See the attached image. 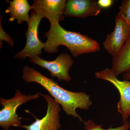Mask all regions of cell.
Instances as JSON below:
<instances>
[{"instance_id":"cell-7","label":"cell","mask_w":130,"mask_h":130,"mask_svg":"<svg viewBox=\"0 0 130 130\" xmlns=\"http://www.w3.org/2000/svg\"><path fill=\"white\" fill-rule=\"evenodd\" d=\"M40 93L47 102L46 113L41 119L35 117L36 121L29 125H21L20 127L27 130H58L61 128L59 105L49 95Z\"/></svg>"},{"instance_id":"cell-2","label":"cell","mask_w":130,"mask_h":130,"mask_svg":"<svg viewBox=\"0 0 130 130\" xmlns=\"http://www.w3.org/2000/svg\"><path fill=\"white\" fill-rule=\"evenodd\" d=\"M59 21L50 23V29L44 34L47 38L43 49L49 54L58 51L60 45L67 47L73 57L101 50L98 42L86 35L66 30Z\"/></svg>"},{"instance_id":"cell-3","label":"cell","mask_w":130,"mask_h":130,"mask_svg":"<svg viewBox=\"0 0 130 130\" xmlns=\"http://www.w3.org/2000/svg\"><path fill=\"white\" fill-rule=\"evenodd\" d=\"M40 95L39 93L26 95L17 89L12 98L6 100L1 98L0 103L2 108L0 111V126L4 130H9L11 126L20 127L21 123L16 113L18 107L31 100H36Z\"/></svg>"},{"instance_id":"cell-13","label":"cell","mask_w":130,"mask_h":130,"mask_svg":"<svg viewBox=\"0 0 130 130\" xmlns=\"http://www.w3.org/2000/svg\"><path fill=\"white\" fill-rule=\"evenodd\" d=\"M85 130H129L130 128V124L129 122L124 123V124L119 127L112 128L110 126L107 129H103L101 125H96L92 120L90 119L86 122H84Z\"/></svg>"},{"instance_id":"cell-6","label":"cell","mask_w":130,"mask_h":130,"mask_svg":"<svg viewBox=\"0 0 130 130\" xmlns=\"http://www.w3.org/2000/svg\"><path fill=\"white\" fill-rule=\"evenodd\" d=\"M29 61L46 69L50 72V76L56 77L59 81L69 82L71 79L69 75L70 68L74 61L67 53L61 54L54 60L47 61L39 56L31 58Z\"/></svg>"},{"instance_id":"cell-10","label":"cell","mask_w":130,"mask_h":130,"mask_svg":"<svg viewBox=\"0 0 130 130\" xmlns=\"http://www.w3.org/2000/svg\"><path fill=\"white\" fill-rule=\"evenodd\" d=\"M101 10L96 1L68 0L67 1L64 15L67 17L85 18L97 16Z\"/></svg>"},{"instance_id":"cell-5","label":"cell","mask_w":130,"mask_h":130,"mask_svg":"<svg viewBox=\"0 0 130 130\" xmlns=\"http://www.w3.org/2000/svg\"><path fill=\"white\" fill-rule=\"evenodd\" d=\"M43 18L32 11L30 18L27 23L28 28L25 35L26 43L23 49L16 54L14 58L25 59L26 57L30 59L41 55L42 49L44 48L45 43L41 41L38 37V28Z\"/></svg>"},{"instance_id":"cell-9","label":"cell","mask_w":130,"mask_h":130,"mask_svg":"<svg viewBox=\"0 0 130 130\" xmlns=\"http://www.w3.org/2000/svg\"><path fill=\"white\" fill-rule=\"evenodd\" d=\"M66 0H34L32 11L36 14L48 20L50 23L63 21Z\"/></svg>"},{"instance_id":"cell-8","label":"cell","mask_w":130,"mask_h":130,"mask_svg":"<svg viewBox=\"0 0 130 130\" xmlns=\"http://www.w3.org/2000/svg\"><path fill=\"white\" fill-rule=\"evenodd\" d=\"M115 24L113 31L107 35L103 43L104 48L113 57L119 53L125 42L130 38V26L118 14Z\"/></svg>"},{"instance_id":"cell-15","label":"cell","mask_w":130,"mask_h":130,"mask_svg":"<svg viewBox=\"0 0 130 130\" xmlns=\"http://www.w3.org/2000/svg\"><path fill=\"white\" fill-rule=\"evenodd\" d=\"M3 18V16L1 14L0 18V47L1 48H2L3 45V41L6 42L8 45L12 47L14 45V40L3 30L2 25Z\"/></svg>"},{"instance_id":"cell-16","label":"cell","mask_w":130,"mask_h":130,"mask_svg":"<svg viewBox=\"0 0 130 130\" xmlns=\"http://www.w3.org/2000/svg\"><path fill=\"white\" fill-rule=\"evenodd\" d=\"M97 3L102 8H107L111 6L113 3L112 0H99Z\"/></svg>"},{"instance_id":"cell-11","label":"cell","mask_w":130,"mask_h":130,"mask_svg":"<svg viewBox=\"0 0 130 130\" xmlns=\"http://www.w3.org/2000/svg\"><path fill=\"white\" fill-rule=\"evenodd\" d=\"M10 5L5 11L6 13H9L10 18L9 22L16 20L18 24H20L25 21L28 23L30 16L29 12L32 10V6H30L27 0H14L13 1H6Z\"/></svg>"},{"instance_id":"cell-4","label":"cell","mask_w":130,"mask_h":130,"mask_svg":"<svg viewBox=\"0 0 130 130\" xmlns=\"http://www.w3.org/2000/svg\"><path fill=\"white\" fill-rule=\"evenodd\" d=\"M94 75L96 78L108 81L118 90L120 98L117 109L122 116L123 123L127 122L130 115V81L119 80L111 69L108 68L98 71Z\"/></svg>"},{"instance_id":"cell-14","label":"cell","mask_w":130,"mask_h":130,"mask_svg":"<svg viewBox=\"0 0 130 130\" xmlns=\"http://www.w3.org/2000/svg\"><path fill=\"white\" fill-rule=\"evenodd\" d=\"M118 15L120 16L130 26V0H124L119 7Z\"/></svg>"},{"instance_id":"cell-12","label":"cell","mask_w":130,"mask_h":130,"mask_svg":"<svg viewBox=\"0 0 130 130\" xmlns=\"http://www.w3.org/2000/svg\"><path fill=\"white\" fill-rule=\"evenodd\" d=\"M111 69L117 77L122 73H130V38L125 42L119 53L113 57Z\"/></svg>"},{"instance_id":"cell-17","label":"cell","mask_w":130,"mask_h":130,"mask_svg":"<svg viewBox=\"0 0 130 130\" xmlns=\"http://www.w3.org/2000/svg\"><path fill=\"white\" fill-rule=\"evenodd\" d=\"M123 80L130 81V73H124L122 77Z\"/></svg>"},{"instance_id":"cell-1","label":"cell","mask_w":130,"mask_h":130,"mask_svg":"<svg viewBox=\"0 0 130 130\" xmlns=\"http://www.w3.org/2000/svg\"><path fill=\"white\" fill-rule=\"evenodd\" d=\"M22 78L27 83L35 82L39 84L50 94L63 111L69 116L78 118L79 121L83 120L76 112L78 108L87 110L92 104L90 96L85 92H74L60 87L53 79L43 75L37 70L27 66L24 67Z\"/></svg>"}]
</instances>
